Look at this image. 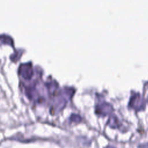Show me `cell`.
<instances>
[{
    "mask_svg": "<svg viewBox=\"0 0 148 148\" xmlns=\"http://www.w3.org/2000/svg\"><path fill=\"white\" fill-rule=\"evenodd\" d=\"M129 106L136 110H140L145 108V104L139 94H134L131 97Z\"/></svg>",
    "mask_w": 148,
    "mask_h": 148,
    "instance_id": "cell-1",
    "label": "cell"
},
{
    "mask_svg": "<svg viewBox=\"0 0 148 148\" xmlns=\"http://www.w3.org/2000/svg\"><path fill=\"white\" fill-rule=\"evenodd\" d=\"M20 75L25 79H29L33 75V71L31 65L29 64L21 65L19 68Z\"/></svg>",
    "mask_w": 148,
    "mask_h": 148,
    "instance_id": "cell-2",
    "label": "cell"
},
{
    "mask_svg": "<svg viewBox=\"0 0 148 148\" xmlns=\"http://www.w3.org/2000/svg\"><path fill=\"white\" fill-rule=\"evenodd\" d=\"M112 110L113 108L112 105L109 103H103L96 106V113L98 114L104 116L111 113Z\"/></svg>",
    "mask_w": 148,
    "mask_h": 148,
    "instance_id": "cell-3",
    "label": "cell"
},
{
    "mask_svg": "<svg viewBox=\"0 0 148 148\" xmlns=\"http://www.w3.org/2000/svg\"><path fill=\"white\" fill-rule=\"evenodd\" d=\"M109 124L110 127H112V128H115V127L116 128V127L118 125V123L116 119H114V118L112 119V117L109 119Z\"/></svg>",
    "mask_w": 148,
    "mask_h": 148,
    "instance_id": "cell-4",
    "label": "cell"
},
{
    "mask_svg": "<svg viewBox=\"0 0 148 148\" xmlns=\"http://www.w3.org/2000/svg\"><path fill=\"white\" fill-rule=\"evenodd\" d=\"M70 119L71 120V121H75V122H79L81 120L80 117L78 115H76V114H72L71 116Z\"/></svg>",
    "mask_w": 148,
    "mask_h": 148,
    "instance_id": "cell-5",
    "label": "cell"
},
{
    "mask_svg": "<svg viewBox=\"0 0 148 148\" xmlns=\"http://www.w3.org/2000/svg\"><path fill=\"white\" fill-rule=\"evenodd\" d=\"M140 148H148V143L146 144H143L142 145H139Z\"/></svg>",
    "mask_w": 148,
    "mask_h": 148,
    "instance_id": "cell-6",
    "label": "cell"
},
{
    "mask_svg": "<svg viewBox=\"0 0 148 148\" xmlns=\"http://www.w3.org/2000/svg\"><path fill=\"white\" fill-rule=\"evenodd\" d=\"M106 148H114V147H112V146H107Z\"/></svg>",
    "mask_w": 148,
    "mask_h": 148,
    "instance_id": "cell-7",
    "label": "cell"
},
{
    "mask_svg": "<svg viewBox=\"0 0 148 148\" xmlns=\"http://www.w3.org/2000/svg\"><path fill=\"white\" fill-rule=\"evenodd\" d=\"M147 101H148V98H147Z\"/></svg>",
    "mask_w": 148,
    "mask_h": 148,
    "instance_id": "cell-8",
    "label": "cell"
}]
</instances>
